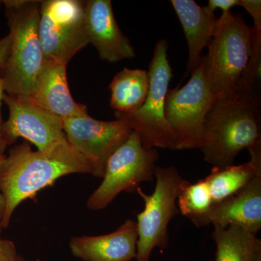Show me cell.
I'll use <instances>...</instances> for the list:
<instances>
[{
  "label": "cell",
  "instance_id": "obj_1",
  "mask_svg": "<svg viewBox=\"0 0 261 261\" xmlns=\"http://www.w3.org/2000/svg\"><path fill=\"white\" fill-rule=\"evenodd\" d=\"M72 173L92 174V168L68 140L47 152L33 150L27 141L12 147L0 169V192L5 204L3 228L9 226L22 202Z\"/></svg>",
  "mask_w": 261,
  "mask_h": 261
},
{
  "label": "cell",
  "instance_id": "obj_2",
  "mask_svg": "<svg viewBox=\"0 0 261 261\" xmlns=\"http://www.w3.org/2000/svg\"><path fill=\"white\" fill-rule=\"evenodd\" d=\"M261 100L235 92L215 99L204 125L200 149L216 168L233 166L243 149L260 138Z\"/></svg>",
  "mask_w": 261,
  "mask_h": 261
},
{
  "label": "cell",
  "instance_id": "obj_3",
  "mask_svg": "<svg viewBox=\"0 0 261 261\" xmlns=\"http://www.w3.org/2000/svg\"><path fill=\"white\" fill-rule=\"evenodd\" d=\"M3 3L11 37L9 56L0 73L5 92L29 99L45 63L39 37L41 1Z\"/></svg>",
  "mask_w": 261,
  "mask_h": 261
},
{
  "label": "cell",
  "instance_id": "obj_4",
  "mask_svg": "<svg viewBox=\"0 0 261 261\" xmlns=\"http://www.w3.org/2000/svg\"><path fill=\"white\" fill-rule=\"evenodd\" d=\"M252 38V27L240 14L230 11L218 18L208 53L202 58L204 75L216 99L238 90L251 55Z\"/></svg>",
  "mask_w": 261,
  "mask_h": 261
},
{
  "label": "cell",
  "instance_id": "obj_5",
  "mask_svg": "<svg viewBox=\"0 0 261 261\" xmlns=\"http://www.w3.org/2000/svg\"><path fill=\"white\" fill-rule=\"evenodd\" d=\"M168 47L166 39H161L155 44L147 71L148 94L142 107L133 113L115 112L116 120L138 133L142 145L147 149H175L176 145L173 130L165 117V99L173 77Z\"/></svg>",
  "mask_w": 261,
  "mask_h": 261
},
{
  "label": "cell",
  "instance_id": "obj_6",
  "mask_svg": "<svg viewBox=\"0 0 261 261\" xmlns=\"http://www.w3.org/2000/svg\"><path fill=\"white\" fill-rule=\"evenodd\" d=\"M153 193L147 195L140 187L137 192L143 199L145 209L137 214V261H149L155 247L164 250L168 247V226L173 217L179 214L178 195L187 181L173 166L156 167Z\"/></svg>",
  "mask_w": 261,
  "mask_h": 261
},
{
  "label": "cell",
  "instance_id": "obj_7",
  "mask_svg": "<svg viewBox=\"0 0 261 261\" xmlns=\"http://www.w3.org/2000/svg\"><path fill=\"white\" fill-rule=\"evenodd\" d=\"M191 74L181 88L168 89L165 99V117L177 150L200 148L206 116L216 99L205 80L202 61Z\"/></svg>",
  "mask_w": 261,
  "mask_h": 261
},
{
  "label": "cell",
  "instance_id": "obj_8",
  "mask_svg": "<svg viewBox=\"0 0 261 261\" xmlns=\"http://www.w3.org/2000/svg\"><path fill=\"white\" fill-rule=\"evenodd\" d=\"M159 158L157 149H145L133 130L108 159L102 183L89 197L87 207L102 210L121 192L137 190L142 182L152 181Z\"/></svg>",
  "mask_w": 261,
  "mask_h": 261
},
{
  "label": "cell",
  "instance_id": "obj_9",
  "mask_svg": "<svg viewBox=\"0 0 261 261\" xmlns=\"http://www.w3.org/2000/svg\"><path fill=\"white\" fill-rule=\"evenodd\" d=\"M39 37L45 60L66 65L89 44L84 21V2L41 1Z\"/></svg>",
  "mask_w": 261,
  "mask_h": 261
},
{
  "label": "cell",
  "instance_id": "obj_10",
  "mask_svg": "<svg viewBox=\"0 0 261 261\" xmlns=\"http://www.w3.org/2000/svg\"><path fill=\"white\" fill-rule=\"evenodd\" d=\"M3 102L9 109V118L0 128V154L19 137L34 144L37 150L47 152L67 140L63 120L31 102L5 94Z\"/></svg>",
  "mask_w": 261,
  "mask_h": 261
},
{
  "label": "cell",
  "instance_id": "obj_11",
  "mask_svg": "<svg viewBox=\"0 0 261 261\" xmlns=\"http://www.w3.org/2000/svg\"><path fill=\"white\" fill-rule=\"evenodd\" d=\"M63 128L68 142L88 161L97 178H103L108 159L133 132L119 120L99 121L89 115L65 118Z\"/></svg>",
  "mask_w": 261,
  "mask_h": 261
},
{
  "label": "cell",
  "instance_id": "obj_12",
  "mask_svg": "<svg viewBox=\"0 0 261 261\" xmlns=\"http://www.w3.org/2000/svg\"><path fill=\"white\" fill-rule=\"evenodd\" d=\"M84 21L89 44L101 60L113 63L135 58V48L117 23L111 0L84 2Z\"/></svg>",
  "mask_w": 261,
  "mask_h": 261
},
{
  "label": "cell",
  "instance_id": "obj_13",
  "mask_svg": "<svg viewBox=\"0 0 261 261\" xmlns=\"http://www.w3.org/2000/svg\"><path fill=\"white\" fill-rule=\"evenodd\" d=\"M197 227L214 226L225 228L237 225L257 235L261 228V176H255L243 189L218 203L194 221Z\"/></svg>",
  "mask_w": 261,
  "mask_h": 261
},
{
  "label": "cell",
  "instance_id": "obj_14",
  "mask_svg": "<svg viewBox=\"0 0 261 261\" xmlns=\"http://www.w3.org/2000/svg\"><path fill=\"white\" fill-rule=\"evenodd\" d=\"M66 65L45 60L29 100L47 112L64 120L89 115L87 106L75 102L67 80Z\"/></svg>",
  "mask_w": 261,
  "mask_h": 261
},
{
  "label": "cell",
  "instance_id": "obj_15",
  "mask_svg": "<svg viewBox=\"0 0 261 261\" xmlns=\"http://www.w3.org/2000/svg\"><path fill=\"white\" fill-rule=\"evenodd\" d=\"M137 222L127 219L108 234L73 237L69 247L73 256L84 261H130L137 255Z\"/></svg>",
  "mask_w": 261,
  "mask_h": 261
},
{
  "label": "cell",
  "instance_id": "obj_16",
  "mask_svg": "<svg viewBox=\"0 0 261 261\" xmlns=\"http://www.w3.org/2000/svg\"><path fill=\"white\" fill-rule=\"evenodd\" d=\"M171 3L186 37L189 50L187 71L192 73L202 61V50L212 41L218 18L194 0H172Z\"/></svg>",
  "mask_w": 261,
  "mask_h": 261
},
{
  "label": "cell",
  "instance_id": "obj_17",
  "mask_svg": "<svg viewBox=\"0 0 261 261\" xmlns=\"http://www.w3.org/2000/svg\"><path fill=\"white\" fill-rule=\"evenodd\" d=\"M149 78L145 70L124 68L118 72L109 88L111 107L115 112L130 113L142 107L149 91Z\"/></svg>",
  "mask_w": 261,
  "mask_h": 261
},
{
  "label": "cell",
  "instance_id": "obj_18",
  "mask_svg": "<svg viewBox=\"0 0 261 261\" xmlns=\"http://www.w3.org/2000/svg\"><path fill=\"white\" fill-rule=\"evenodd\" d=\"M257 176H261V168L250 161L240 166L213 168L205 180L208 185L214 205L234 195Z\"/></svg>",
  "mask_w": 261,
  "mask_h": 261
},
{
  "label": "cell",
  "instance_id": "obj_19",
  "mask_svg": "<svg viewBox=\"0 0 261 261\" xmlns=\"http://www.w3.org/2000/svg\"><path fill=\"white\" fill-rule=\"evenodd\" d=\"M211 237L216 245V261H248L261 243L256 235L237 225L225 228L214 226Z\"/></svg>",
  "mask_w": 261,
  "mask_h": 261
},
{
  "label": "cell",
  "instance_id": "obj_20",
  "mask_svg": "<svg viewBox=\"0 0 261 261\" xmlns=\"http://www.w3.org/2000/svg\"><path fill=\"white\" fill-rule=\"evenodd\" d=\"M179 213L192 222L208 212L214 205L208 185L205 178L197 183L187 181L178 197Z\"/></svg>",
  "mask_w": 261,
  "mask_h": 261
},
{
  "label": "cell",
  "instance_id": "obj_21",
  "mask_svg": "<svg viewBox=\"0 0 261 261\" xmlns=\"http://www.w3.org/2000/svg\"><path fill=\"white\" fill-rule=\"evenodd\" d=\"M252 29L251 55L237 92L260 100L261 29Z\"/></svg>",
  "mask_w": 261,
  "mask_h": 261
},
{
  "label": "cell",
  "instance_id": "obj_22",
  "mask_svg": "<svg viewBox=\"0 0 261 261\" xmlns=\"http://www.w3.org/2000/svg\"><path fill=\"white\" fill-rule=\"evenodd\" d=\"M10 47H11V37H10V34H8L6 37L0 39V73H1L2 68L4 66L5 62L8 59V56H9ZM5 94L4 86H3L1 73H0V128L4 122L3 113H2V108H3V97H4Z\"/></svg>",
  "mask_w": 261,
  "mask_h": 261
},
{
  "label": "cell",
  "instance_id": "obj_23",
  "mask_svg": "<svg viewBox=\"0 0 261 261\" xmlns=\"http://www.w3.org/2000/svg\"><path fill=\"white\" fill-rule=\"evenodd\" d=\"M0 261H25L17 251L13 241L0 237Z\"/></svg>",
  "mask_w": 261,
  "mask_h": 261
},
{
  "label": "cell",
  "instance_id": "obj_24",
  "mask_svg": "<svg viewBox=\"0 0 261 261\" xmlns=\"http://www.w3.org/2000/svg\"><path fill=\"white\" fill-rule=\"evenodd\" d=\"M238 5L243 7L254 20V28L261 29V1L239 0Z\"/></svg>",
  "mask_w": 261,
  "mask_h": 261
},
{
  "label": "cell",
  "instance_id": "obj_25",
  "mask_svg": "<svg viewBox=\"0 0 261 261\" xmlns=\"http://www.w3.org/2000/svg\"><path fill=\"white\" fill-rule=\"evenodd\" d=\"M238 3L239 0H210L206 8L212 13L216 9L222 10L223 13H228L233 7L238 5Z\"/></svg>",
  "mask_w": 261,
  "mask_h": 261
},
{
  "label": "cell",
  "instance_id": "obj_26",
  "mask_svg": "<svg viewBox=\"0 0 261 261\" xmlns=\"http://www.w3.org/2000/svg\"><path fill=\"white\" fill-rule=\"evenodd\" d=\"M5 157H6L5 154H0V169H1L2 165H3V162H4ZM5 207L4 197H3L1 192H0V234H1L2 231H3V229L2 223H3V216H4Z\"/></svg>",
  "mask_w": 261,
  "mask_h": 261
},
{
  "label": "cell",
  "instance_id": "obj_27",
  "mask_svg": "<svg viewBox=\"0 0 261 261\" xmlns=\"http://www.w3.org/2000/svg\"><path fill=\"white\" fill-rule=\"evenodd\" d=\"M248 261H261V243L255 247Z\"/></svg>",
  "mask_w": 261,
  "mask_h": 261
}]
</instances>
